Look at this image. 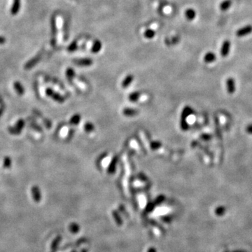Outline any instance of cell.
<instances>
[{"instance_id":"cell-1","label":"cell","mask_w":252,"mask_h":252,"mask_svg":"<svg viewBox=\"0 0 252 252\" xmlns=\"http://www.w3.org/2000/svg\"><path fill=\"white\" fill-rule=\"evenodd\" d=\"M51 33H52V39L51 41V43L53 46H55L57 43V25H56V20L55 16H53L51 20Z\"/></svg>"},{"instance_id":"cell-2","label":"cell","mask_w":252,"mask_h":252,"mask_svg":"<svg viewBox=\"0 0 252 252\" xmlns=\"http://www.w3.org/2000/svg\"><path fill=\"white\" fill-rule=\"evenodd\" d=\"M193 114V110H192V109L190 107H186L184 109V110L183 111V114H182V118H181V128H182L184 130H186L187 129H188V124L186 123V117L188 116V115H190V114Z\"/></svg>"},{"instance_id":"cell-3","label":"cell","mask_w":252,"mask_h":252,"mask_svg":"<svg viewBox=\"0 0 252 252\" xmlns=\"http://www.w3.org/2000/svg\"><path fill=\"white\" fill-rule=\"evenodd\" d=\"M25 126V121L23 120V119H20V120L17 122L16 125L14 128H9V131L10 132V133H11L13 134H19L23 128V127Z\"/></svg>"},{"instance_id":"cell-4","label":"cell","mask_w":252,"mask_h":252,"mask_svg":"<svg viewBox=\"0 0 252 252\" xmlns=\"http://www.w3.org/2000/svg\"><path fill=\"white\" fill-rule=\"evenodd\" d=\"M252 32V26L250 25H246L245 27L240 28L237 32H236V35L238 37H245L246 35H249V34Z\"/></svg>"},{"instance_id":"cell-5","label":"cell","mask_w":252,"mask_h":252,"mask_svg":"<svg viewBox=\"0 0 252 252\" xmlns=\"http://www.w3.org/2000/svg\"><path fill=\"white\" fill-rule=\"evenodd\" d=\"M46 93L48 96L52 97L54 100L57 101V102H58L60 103L64 102V98L62 97L61 95H60L58 93L54 92L53 90L51 89V88H47L46 90Z\"/></svg>"},{"instance_id":"cell-6","label":"cell","mask_w":252,"mask_h":252,"mask_svg":"<svg viewBox=\"0 0 252 252\" xmlns=\"http://www.w3.org/2000/svg\"><path fill=\"white\" fill-rule=\"evenodd\" d=\"M31 193H32V198L36 202H40L41 200V193L40 191V189L38 186H35L32 188L31 190Z\"/></svg>"},{"instance_id":"cell-7","label":"cell","mask_w":252,"mask_h":252,"mask_svg":"<svg viewBox=\"0 0 252 252\" xmlns=\"http://www.w3.org/2000/svg\"><path fill=\"white\" fill-rule=\"evenodd\" d=\"M230 49V42L228 40H225L223 42L221 48V54L222 57L225 58V57L228 56L229 54Z\"/></svg>"},{"instance_id":"cell-8","label":"cell","mask_w":252,"mask_h":252,"mask_svg":"<svg viewBox=\"0 0 252 252\" xmlns=\"http://www.w3.org/2000/svg\"><path fill=\"white\" fill-rule=\"evenodd\" d=\"M41 58V56L40 54H39L37 56H35V58H33L30 60L28 61L26 64L25 65V69H32L33 67H35L36 64H37L39 61L40 60Z\"/></svg>"},{"instance_id":"cell-9","label":"cell","mask_w":252,"mask_h":252,"mask_svg":"<svg viewBox=\"0 0 252 252\" xmlns=\"http://www.w3.org/2000/svg\"><path fill=\"white\" fill-rule=\"evenodd\" d=\"M74 62L77 65L79 66H90L92 65L93 63V61L92 59L90 58H82V59H78L74 60Z\"/></svg>"},{"instance_id":"cell-10","label":"cell","mask_w":252,"mask_h":252,"mask_svg":"<svg viewBox=\"0 0 252 252\" xmlns=\"http://www.w3.org/2000/svg\"><path fill=\"white\" fill-rule=\"evenodd\" d=\"M226 86L228 93L233 94L235 91V83L233 78H228L226 81Z\"/></svg>"},{"instance_id":"cell-11","label":"cell","mask_w":252,"mask_h":252,"mask_svg":"<svg viewBox=\"0 0 252 252\" xmlns=\"http://www.w3.org/2000/svg\"><path fill=\"white\" fill-rule=\"evenodd\" d=\"M216 59H217V56L215 53L212 52H208L204 56V61L206 63H212L216 60Z\"/></svg>"},{"instance_id":"cell-12","label":"cell","mask_w":252,"mask_h":252,"mask_svg":"<svg viewBox=\"0 0 252 252\" xmlns=\"http://www.w3.org/2000/svg\"><path fill=\"white\" fill-rule=\"evenodd\" d=\"M102 48V43L100 40H95L93 44L91 51L93 53H97Z\"/></svg>"},{"instance_id":"cell-13","label":"cell","mask_w":252,"mask_h":252,"mask_svg":"<svg viewBox=\"0 0 252 252\" xmlns=\"http://www.w3.org/2000/svg\"><path fill=\"white\" fill-rule=\"evenodd\" d=\"M185 16L187 20H193L196 17V12L193 9H188L185 11Z\"/></svg>"},{"instance_id":"cell-14","label":"cell","mask_w":252,"mask_h":252,"mask_svg":"<svg viewBox=\"0 0 252 252\" xmlns=\"http://www.w3.org/2000/svg\"><path fill=\"white\" fill-rule=\"evenodd\" d=\"M20 8V0H14L13 6L11 9L12 15H16L19 13Z\"/></svg>"},{"instance_id":"cell-15","label":"cell","mask_w":252,"mask_h":252,"mask_svg":"<svg viewBox=\"0 0 252 252\" xmlns=\"http://www.w3.org/2000/svg\"><path fill=\"white\" fill-rule=\"evenodd\" d=\"M134 79V77L132 75L129 74L122 81V87L123 88H127L131 84V83L132 82V81Z\"/></svg>"},{"instance_id":"cell-16","label":"cell","mask_w":252,"mask_h":252,"mask_svg":"<svg viewBox=\"0 0 252 252\" xmlns=\"http://www.w3.org/2000/svg\"><path fill=\"white\" fill-rule=\"evenodd\" d=\"M14 88H15V91L19 93L20 95H23L25 93L24 87H23L22 84L19 81H15L14 83Z\"/></svg>"},{"instance_id":"cell-17","label":"cell","mask_w":252,"mask_h":252,"mask_svg":"<svg viewBox=\"0 0 252 252\" xmlns=\"http://www.w3.org/2000/svg\"><path fill=\"white\" fill-rule=\"evenodd\" d=\"M231 4H232V2L231 0H225V1L222 2L220 4V9L221 11H226L230 7Z\"/></svg>"},{"instance_id":"cell-18","label":"cell","mask_w":252,"mask_h":252,"mask_svg":"<svg viewBox=\"0 0 252 252\" xmlns=\"http://www.w3.org/2000/svg\"><path fill=\"white\" fill-rule=\"evenodd\" d=\"M155 32L152 29H147L144 33V37H146L147 39H149L154 38L155 37Z\"/></svg>"},{"instance_id":"cell-19","label":"cell","mask_w":252,"mask_h":252,"mask_svg":"<svg viewBox=\"0 0 252 252\" xmlns=\"http://www.w3.org/2000/svg\"><path fill=\"white\" fill-rule=\"evenodd\" d=\"M137 113V111L135 109H126L123 110V114L126 116H132L134 115H136Z\"/></svg>"},{"instance_id":"cell-20","label":"cell","mask_w":252,"mask_h":252,"mask_svg":"<svg viewBox=\"0 0 252 252\" xmlns=\"http://www.w3.org/2000/svg\"><path fill=\"white\" fill-rule=\"evenodd\" d=\"M66 74H67V79H68L69 80H72L75 76L74 70L72 68H68L67 69Z\"/></svg>"},{"instance_id":"cell-21","label":"cell","mask_w":252,"mask_h":252,"mask_svg":"<svg viewBox=\"0 0 252 252\" xmlns=\"http://www.w3.org/2000/svg\"><path fill=\"white\" fill-rule=\"evenodd\" d=\"M225 211H226V209H225V207L221 206L217 207L215 210V213L217 216H223V214H225Z\"/></svg>"},{"instance_id":"cell-22","label":"cell","mask_w":252,"mask_h":252,"mask_svg":"<svg viewBox=\"0 0 252 252\" xmlns=\"http://www.w3.org/2000/svg\"><path fill=\"white\" fill-rule=\"evenodd\" d=\"M77 49V43L76 41H72V42L69 44L68 47H67V51L69 52H74Z\"/></svg>"},{"instance_id":"cell-23","label":"cell","mask_w":252,"mask_h":252,"mask_svg":"<svg viewBox=\"0 0 252 252\" xmlns=\"http://www.w3.org/2000/svg\"><path fill=\"white\" fill-rule=\"evenodd\" d=\"M60 237H57L55 240L53 241L51 245V249L52 250H55V249L58 247V246L60 243Z\"/></svg>"},{"instance_id":"cell-24","label":"cell","mask_w":252,"mask_h":252,"mask_svg":"<svg viewBox=\"0 0 252 252\" xmlns=\"http://www.w3.org/2000/svg\"><path fill=\"white\" fill-rule=\"evenodd\" d=\"M81 120V116L79 114H76L74 116H72V118L70 120V123L72 125H77L79 123V121Z\"/></svg>"},{"instance_id":"cell-25","label":"cell","mask_w":252,"mask_h":252,"mask_svg":"<svg viewBox=\"0 0 252 252\" xmlns=\"http://www.w3.org/2000/svg\"><path fill=\"white\" fill-rule=\"evenodd\" d=\"M11 165V159L9 156H6L4 159V167L5 168H9Z\"/></svg>"},{"instance_id":"cell-26","label":"cell","mask_w":252,"mask_h":252,"mask_svg":"<svg viewBox=\"0 0 252 252\" xmlns=\"http://www.w3.org/2000/svg\"><path fill=\"white\" fill-rule=\"evenodd\" d=\"M139 96V94L138 93H132L130 95L129 99L132 101V102H135L136 100H137V99H138Z\"/></svg>"},{"instance_id":"cell-27","label":"cell","mask_w":252,"mask_h":252,"mask_svg":"<svg viewBox=\"0 0 252 252\" xmlns=\"http://www.w3.org/2000/svg\"><path fill=\"white\" fill-rule=\"evenodd\" d=\"M85 131L87 132H91L93 130V126L90 123H87L84 126Z\"/></svg>"},{"instance_id":"cell-28","label":"cell","mask_w":252,"mask_h":252,"mask_svg":"<svg viewBox=\"0 0 252 252\" xmlns=\"http://www.w3.org/2000/svg\"><path fill=\"white\" fill-rule=\"evenodd\" d=\"M201 138H202L204 140H205V141H209V140H210L212 139V136L209 134H204L201 136Z\"/></svg>"},{"instance_id":"cell-29","label":"cell","mask_w":252,"mask_h":252,"mask_svg":"<svg viewBox=\"0 0 252 252\" xmlns=\"http://www.w3.org/2000/svg\"><path fill=\"white\" fill-rule=\"evenodd\" d=\"M69 228L70 230H71L72 233H76L78 231V226L76 225H75V223H73V224L71 225V226L69 227Z\"/></svg>"},{"instance_id":"cell-30","label":"cell","mask_w":252,"mask_h":252,"mask_svg":"<svg viewBox=\"0 0 252 252\" xmlns=\"http://www.w3.org/2000/svg\"><path fill=\"white\" fill-rule=\"evenodd\" d=\"M246 131L249 134H252V124H249V126H246Z\"/></svg>"},{"instance_id":"cell-31","label":"cell","mask_w":252,"mask_h":252,"mask_svg":"<svg viewBox=\"0 0 252 252\" xmlns=\"http://www.w3.org/2000/svg\"><path fill=\"white\" fill-rule=\"evenodd\" d=\"M5 41H6V39H5V38L3 37H1L0 36V44H3L5 43Z\"/></svg>"}]
</instances>
